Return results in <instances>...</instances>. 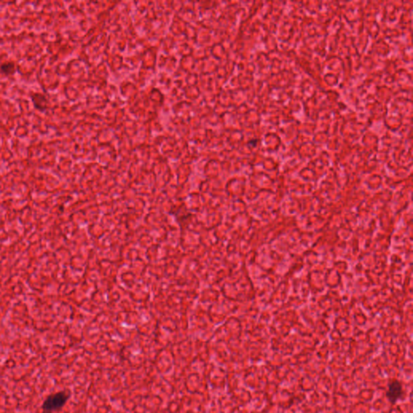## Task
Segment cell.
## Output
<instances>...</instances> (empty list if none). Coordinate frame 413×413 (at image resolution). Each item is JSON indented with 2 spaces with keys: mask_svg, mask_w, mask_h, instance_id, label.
I'll return each mask as SVG.
<instances>
[{
  "mask_svg": "<svg viewBox=\"0 0 413 413\" xmlns=\"http://www.w3.org/2000/svg\"><path fill=\"white\" fill-rule=\"evenodd\" d=\"M69 395L64 391L54 393L48 396L44 401L42 409L44 413H52L59 410L66 403Z\"/></svg>",
  "mask_w": 413,
  "mask_h": 413,
  "instance_id": "obj_1",
  "label": "cell"
},
{
  "mask_svg": "<svg viewBox=\"0 0 413 413\" xmlns=\"http://www.w3.org/2000/svg\"><path fill=\"white\" fill-rule=\"evenodd\" d=\"M403 394V387H402V384H401L399 381H392V382L389 384L387 396L391 403H396L397 401L400 399Z\"/></svg>",
  "mask_w": 413,
  "mask_h": 413,
  "instance_id": "obj_2",
  "label": "cell"
}]
</instances>
